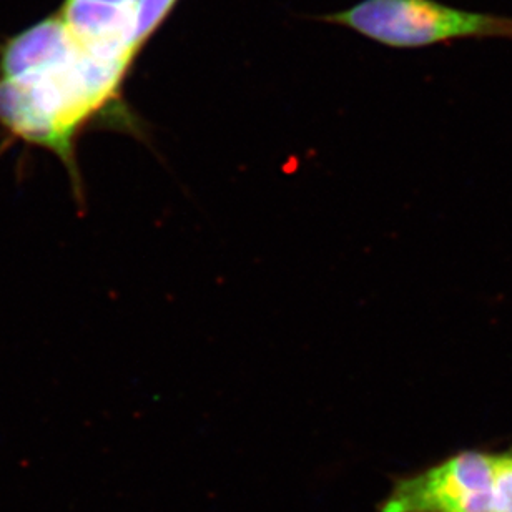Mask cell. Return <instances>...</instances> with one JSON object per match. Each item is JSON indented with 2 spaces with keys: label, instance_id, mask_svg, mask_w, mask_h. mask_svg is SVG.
<instances>
[{
  "label": "cell",
  "instance_id": "obj_1",
  "mask_svg": "<svg viewBox=\"0 0 512 512\" xmlns=\"http://www.w3.org/2000/svg\"><path fill=\"white\" fill-rule=\"evenodd\" d=\"M378 512H512V449H464L394 479Z\"/></svg>",
  "mask_w": 512,
  "mask_h": 512
},
{
  "label": "cell",
  "instance_id": "obj_2",
  "mask_svg": "<svg viewBox=\"0 0 512 512\" xmlns=\"http://www.w3.org/2000/svg\"><path fill=\"white\" fill-rule=\"evenodd\" d=\"M321 19L396 49L459 39L512 40V17L456 9L436 0H363Z\"/></svg>",
  "mask_w": 512,
  "mask_h": 512
},
{
  "label": "cell",
  "instance_id": "obj_3",
  "mask_svg": "<svg viewBox=\"0 0 512 512\" xmlns=\"http://www.w3.org/2000/svg\"><path fill=\"white\" fill-rule=\"evenodd\" d=\"M178 0H130L132 45L137 52L162 27Z\"/></svg>",
  "mask_w": 512,
  "mask_h": 512
},
{
  "label": "cell",
  "instance_id": "obj_4",
  "mask_svg": "<svg viewBox=\"0 0 512 512\" xmlns=\"http://www.w3.org/2000/svg\"><path fill=\"white\" fill-rule=\"evenodd\" d=\"M70 4H87L105 9H127L130 0H69Z\"/></svg>",
  "mask_w": 512,
  "mask_h": 512
}]
</instances>
